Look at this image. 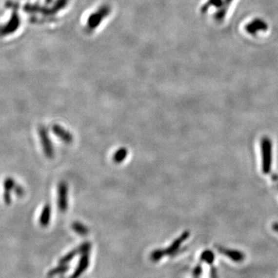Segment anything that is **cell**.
Listing matches in <instances>:
<instances>
[{
    "label": "cell",
    "mask_w": 278,
    "mask_h": 278,
    "mask_svg": "<svg viewBox=\"0 0 278 278\" xmlns=\"http://www.w3.org/2000/svg\"><path fill=\"white\" fill-rule=\"evenodd\" d=\"M265 22L260 20H257L253 21L251 23L247 26V30L250 34H255L257 30H265L267 29Z\"/></svg>",
    "instance_id": "cell-12"
},
{
    "label": "cell",
    "mask_w": 278,
    "mask_h": 278,
    "mask_svg": "<svg viewBox=\"0 0 278 278\" xmlns=\"http://www.w3.org/2000/svg\"><path fill=\"white\" fill-rule=\"evenodd\" d=\"M128 156V150L125 148H120L116 151L113 156V160L115 163H121Z\"/></svg>",
    "instance_id": "cell-14"
},
{
    "label": "cell",
    "mask_w": 278,
    "mask_h": 278,
    "mask_svg": "<svg viewBox=\"0 0 278 278\" xmlns=\"http://www.w3.org/2000/svg\"><path fill=\"white\" fill-rule=\"evenodd\" d=\"M200 259L201 261L205 262L209 265H212L214 262V259H215V255L211 250H205L201 254Z\"/></svg>",
    "instance_id": "cell-16"
},
{
    "label": "cell",
    "mask_w": 278,
    "mask_h": 278,
    "mask_svg": "<svg viewBox=\"0 0 278 278\" xmlns=\"http://www.w3.org/2000/svg\"><path fill=\"white\" fill-rule=\"evenodd\" d=\"M210 278H218V274L216 267H212L210 269Z\"/></svg>",
    "instance_id": "cell-21"
},
{
    "label": "cell",
    "mask_w": 278,
    "mask_h": 278,
    "mask_svg": "<svg viewBox=\"0 0 278 278\" xmlns=\"http://www.w3.org/2000/svg\"><path fill=\"white\" fill-rule=\"evenodd\" d=\"M13 193H15L16 196L18 197H22L25 195V190L22 185L17 184L15 189L13 190Z\"/></svg>",
    "instance_id": "cell-19"
},
{
    "label": "cell",
    "mask_w": 278,
    "mask_h": 278,
    "mask_svg": "<svg viewBox=\"0 0 278 278\" xmlns=\"http://www.w3.org/2000/svg\"><path fill=\"white\" fill-rule=\"evenodd\" d=\"M263 146V172L267 173L271 168V144L268 139H264L262 143Z\"/></svg>",
    "instance_id": "cell-6"
},
{
    "label": "cell",
    "mask_w": 278,
    "mask_h": 278,
    "mask_svg": "<svg viewBox=\"0 0 278 278\" xmlns=\"http://www.w3.org/2000/svg\"><path fill=\"white\" fill-rule=\"evenodd\" d=\"M58 205L60 211L63 213L68 207V187L66 182H61L58 185Z\"/></svg>",
    "instance_id": "cell-4"
},
{
    "label": "cell",
    "mask_w": 278,
    "mask_h": 278,
    "mask_svg": "<svg viewBox=\"0 0 278 278\" xmlns=\"http://www.w3.org/2000/svg\"><path fill=\"white\" fill-rule=\"evenodd\" d=\"M274 229H275V230H276L277 232H278V225H275Z\"/></svg>",
    "instance_id": "cell-22"
},
{
    "label": "cell",
    "mask_w": 278,
    "mask_h": 278,
    "mask_svg": "<svg viewBox=\"0 0 278 278\" xmlns=\"http://www.w3.org/2000/svg\"><path fill=\"white\" fill-rule=\"evenodd\" d=\"M202 273V267L200 264L196 266L194 270H193V275L194 278H199L201 276Z\"/></svg>",
    "instance_id": "cell-20"
},
{
    "label": "cell",
    "mask_w": 278,
    "mask_h": 278,
    "mask_svg": "<svg viewBox=\"0 0 278 278\" xmlns=\"http://www.w3.org/2000/svg\"><path fill=\"white\" fill-rule=\"evenodd\" d=\"M39 136L40 139L41 145L43 148L45 156L48 159H52L54 156V146L52 141L48 135V132L44 126H40L39 128Z\"/></svg>",
    "instance_id": "cell-2"
},
{
    "label": "cell",
    "mask_w": 278,
    "mask_h": 278,
    "mask_svg": "<svg viewBox=\"0 0 278 278\" xmlns=\"http://www.w3.org/2000/svg\"><path fill=\"white\" fill-rule=\"evenodd\" d=\"M68 270V267H67V264H64V265H62V264H60L59 267H57V268H54L53 271H50V275H58V274H62V273H65Z\"/></svg>",
    "instance_id": "cell-18"
},
{
    "label": "cell",
    "mask_w": 278,
    "mask_h": 278,
    "mask_svg": "<svg viewBox=\"0 0 278 278\" xmlns=\"http://www.w3.org/2000/svg\"><path fill=\"white\" fill-rule=\"evenodd\" d=\"M189 232H184L179 238L175 239L174 242L166 250H165L166 255H173L180 248L184 241L186 240L189 238Z\"/></svg>",
    "instance_id": "cell-10"
},
{
    "label": "cell",
    "mask_w": 278,
    "mask_h": 278,
    "mask_svg": "<svg viewBox=\"0 0 278 278\" xmlns=\"http://www.w3.org/2000/svg\"><path fill=\"white\" fill-rule=\"evenodd\" d=\"M15 179L11 176H7L3 181V202L6 206H10L12 203V193L17 185Z\"/></svg>",
    "instance_id": "cell-5"
},
{
    "label": "cell",
    "mask_w": 278,
    "mask_h": 278,
    "mask_svg": "<svg viewBox=\"0 0 278 278\" xmlns=\"http://www.w3.org/2000/svg\"><path fill=\"white\" fill-rule=\"evenodd\" d=\"M165 255H166L165 250H161V249H157V250L152 251L150 255V259L153 262L159 261Z\"/></svg>",
    "instance_id": "cell-17"
},
{
    "label": "cell",
    "mask_w": 278,
    "mask_h": 278,
    "mask_svg": "<svg viewBox=\"0 0 278 278\" xmlns=\"http://www.w3.org/2000/svg\"><path fill=\"white\" fill-rule=\"evenodd\" d=\"M78 254H80V250L79 247L78 249H75V250H71V252H69L68 254L63 256L61 259H60V264H62V265L67 264L69 262H71L73 258H75Z\"/></svg>",
    "instance_id": "cell-15"
},
{
    "label": "cell",
    "mask_w": 278,
    "mask_h": 278,
    "mask_svg": "<svg viewBox=\"0 0 278 278\" xmlns=\"http://www.w3.org/2000/svg\"><path fill=\"white\" fill-rule=\"evenodd\" d=\"M112 9L109 4H101L91 12L84 22V30L88 34L95 33L111 16Z\"/></svg>",
    "instance_id": "cell-1"
},
{
    "label": "cell",
    "mask_w": 278,
    "mask_h": 278,
    "mask_svg": "<svg viewBox=\"0 0 278 278\" xmlns=\"http://www.w3.org/2000/svg\"><path fill=\"white\" fill-rule=\"evenodd\" d=\"M51 213H52L51 206L50 204L46 203L42 209L40 215L39 222L41 226L46 227L50 224V219H51Z\"/></svg>",
    "instance_id": "cell-11"
},
{
    "label": "cell",
    "mask_w": 278,
    "mask_h": 278,
    "mask_svg": "<svg viewBox=\"0 0 278 278\" xmlns=\"http://www.w3.org/2000/svg\"><path fill=\"white\" fill-rule=\"evenodd\" d=\"M73 230L80 236H86L89 233V229L80 222H74L71 225Z\"/></svg>",
    "instance_id": "cell-13"
},
{
    "label": "cell",
    "mask_w": 278,
    "mask_h": 278,
    "mask_svg": "<svg viewBox=\"0 0 278 278\" xmlns=\"http://www.w3.org/2000/svg\"><path fill=\"white\" fill-rule=\"evenodd\" d=\"M20 24V19L17 13H13L6 24L0 26V36H7L17 31Z\"/></svg>",
    "instance_id": "cell-3"
},
{
    "label": "cell",
    "mask_w": 278,
    "mask_h": 278,
    "mask_svg": "<svg viewBox=\"0 0 278 278\" xmlns=\"http://www.w3.org/2000/svg\"><path fill=\"white\" fill-rule=\"evenodd\" d=\"M52 132L55 136H58L60 139H61L62 141H64L67 144H71L72 143L74 138L71 132H68L63 127L58 124H54L52 126Z\"/></svg>",
    "instance_id": "cell-9"
},
{
    "label": "cell",
    "mask_w": 278,
    "mask_h": 278,
    "mask_svg": "<svg viewBox=\"0 0 278 278\" xmlns=\"http://www.w3.org/2000/svg\"><path fill=\"white\" fill-rule=\"evenodd\" d=\"M217 250L221 254H223L236 263H241L244 260V254L239 250L225 248L223 247H217Z\"/></svg>",
    "instance_id": "cell-7"
},
{
    "label": "cell",
    "mask_w": 278,
    "mask_h": 278,
    "mask_svg": "<svg viewBox=\"0 0 278 278\" xmlns=\"http://www.w3.org/2000/svg\"><path fill=\"white\" fill-rule=\"evenodd\" d=\"M89 253L82 254L80 260H79V263H78V267H77L76 270L74 271V274L71 275V278H79V277L82 275V274L87 270V267L89 266Z\"/></svg>",
    "instance_id": "cell-8"
}]
</instances>
